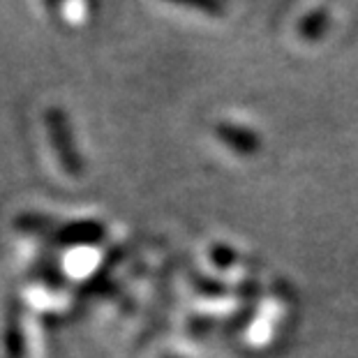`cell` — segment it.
<instances>
[{
  "label": "cell",
  "instance_id": "6da1fadb",
  "mask_svg": "<svg viewBox=\"0 0 358 358\" xmlns=\"http://www.w3.org/2000/svg\"><path fill=\"white\" fill-rule=\"evenodd\" d=\"M220 136L224 139V143L229 148H234L241 155H252L259 150V139L257 134L248 132L241 127H220Z\"/></svg>",
  "mask_w": 358,
  "mask_h": 358
},
{
  "label": "cell",
  "instance_id": "7a4b0ae2",
  "mask_svg": "<svg viewBox=\"0 0 358 358\" xmlns=\"http://www.w3.org/2000/svg\"><path fill=\"white\" fill-rule=\"evenodd\" d=\"M210 259H213V264H215L217 268L227 271V268H231V266L236 264L238 255H236L229 245H224V243H217V245H213V250H210Z\"/></svg>",
  "mask_w": 358,
  "mask_h": 358
}]
</instances>
